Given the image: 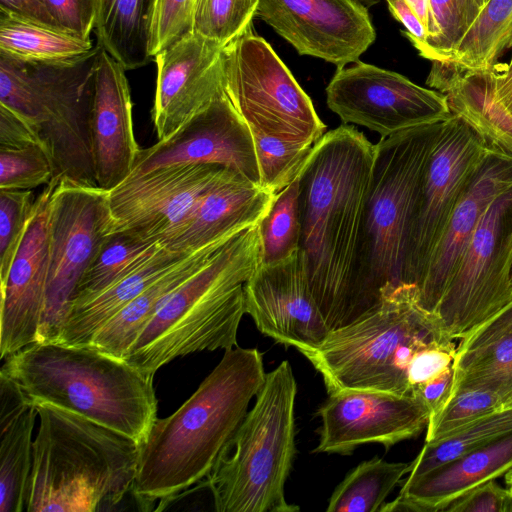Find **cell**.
<instances>
[{"label": "cell", "mask_w": 512, "mask_h": 512, "mask_svg": "<svg viewBox=\"0 0 512 512\" xmlns=\"http://www.w3.org/2000/svg\"><path fill=\"white\" fill-rule=\"evenodd\" d=\"M375 144L342 124L314 144L299 177V256L330 331L370 310L364 270V219Z\"/></svg>", "instance_id": "obj_1"}, {"label": "cell", "mask_w": 512, "mask_h": 512, "mask_svg": "<svg viewBox=\"0 0 512 512\" xmlns=\"http://www.w3.org/2000/svg\"><path fill=\"white\" fill-rule=\"evenodd\" d=\"M265 377L261 352L236 345L173 414L155 420L131 489L141 510H163L207 478Z\"/></svg>", "instance_id": "obj_2"}, {"label": "cell", "mask_w": 512, "mask_h": 512, "mask_svg": "<svg viewBox=\"0 0 512 512\" xmlns=\"http://www.w3.org/2000/svg\"><path fill=\"white\" fill-rule=\"evenodd\" d=\"M35 406L40 425L25 512H95L131 492L141 443L52 404Z\"/></svg>", "instance_id": "obj_3"}, {"label": "cell", "mask_w": 512, "mask_h": 512, "mask_svg": "<svg viewBox=\"0 0 512 512\" xmlns=\"http://www.w3.org/2000/svg\"><path fill=\"white\" fill-rule=\"evenodd\" d=\"M34 403H49L121 432L139 443L157 419L153 378L91 345L31 344L1 368Z\"/></svg>", "instance_id": "obj_4"}, {"label": "cell", "mask_w": 512, "mask_h": 512, "mask_svg": "<svg viewBox=\"0 0 512 512\" xmlns=\"http://www.w3.org/2000/svg\"><path fill=\"white\" fill-rule=\"evenodd\" d=\"M260 264L258 225L228 239L153 316L124 360L154 376L176 357L237 345L243 285Z\"/></svg>", "instance_id": "obj_5"}, {"label": "cell", "mask_w": 512, "mask_h": 512, "mask_svg": "<svg viewBox=\"0 0 512 512\" xmlns=\"http://www.w3.org/2000/svg\"><path fill=\"white\" fill-rule=\"evenodd\" d=\"M451 338L436 313L425 309L418 287L403 283L383 290L379 304L342 328L330 331L304 354L321 374L328 394L377 390L412 395L408 369L429 344Z\"/></svg>", "instance_id": "obj_6"}, {"label": "cell", "mask_w": 512, "mask_h": 512, "mask_svg": "<svg viewBox=\"0 0 512 512\" xmlns=\"http://www.w3.org/2000/svg\"><path fill=\"white\" fill-rule=\"evenodd\" d=\"M297 383L287 360L266 374L255 403L206 478L217 512H295L285 483L295 455Z\"/></svg>", "instance_id": "obj_7"}, {"label": "cell", "mask_w": 512, "mask_h": 512, "mask_svg": "<svg viewBox=\"0 0 512 512\" xmlns=\"http://www.w3.org/2000/svg\"><path fill=\"white\" fill-rule=\"evenodd\" d=\"M98 50L63 61L24 60L0 51V104L35 130L54 179L97 186L90 111Z\"/></svg>", "instance_id": "obj_8"}, {"label": "cell", "mask_w": 512, "mask_h": 512, "mask_svg": "<svg viewBox=\"0 0 512 512\" xmlns=\"http://www.w3.org/2000/svg\"><path fill=\"white\" fill-rule=\"evenodd\" d=\"M443 121L381 137L375 144L363 251L365 288L372 309L385 288L405 283L410 230Z\"/></svg>", "instance_id": "obj_9"}, {"label": "cell", "mask_w": 512, "mask_h": 512, "mask_svg": "<svg viewBox=\"0 0 512 512\" xmlns=\"http://www.w3.org/2000/svg\"><path fill=\"white\" fill-rule=\"evenodd\" d=\"M223 90L252 131L314 145L326 133L308 94L252 29L223 47Z\"/></svg>", "instance_id": "obj_10"}, {"label": "cell", "mask_w": 512, "mask_h": 512, "mask_svg": "<svg viewBox=\"0 0 512 512\" xmlns=\"http://www.w3.org/2000/svg\"><path fill=\"white\" fill-rule=\"evenodd\" d=\"M512 187L488 207L435 310L454 340L468 337L512 302Z\"/></svg>", "instance_id": "obj_11"}, {"label": "cell", "mask_w": 512, "mask_h": 512, "mask_svg": "<svg viewBox=\"0 0 512 512\" xmlns=\"http://www.w3.org/2000/svg\"><path fill=\"white\" fill-rule=\"evenodd\" d=\"M109 191L56 179L49 203V272L39 342L56 341L75 288L111 233Z\"/></svg>", "instance_id": "obj_12"}, {"label": "cell", "mask_w": 512, "mask_h": 512, "mask_svg": "<svg viewBox=\"0 0 512 512\" xmlns=\"http://www.w3.org/2000/svg\"><path fill=\"white\" fill-rule=\"evenodd\" d=\"M489 145L461 116L441 125L424 174L412 222L405 263V283L419 284L459 198Z\"/></svg>", "instance_id": "obj_13"}, {"label": "cell", "mask_w": 512, "mask_h": 512, "mask_svg": "<svg viewBox=\"0 0 512 512\" xmlns=\"http://www.w3.org/2000/svg\"><path fill=\"white\" fill-rule=\"evenodd\" d=\"M326 102L343 124L364 126L381 137L452 114L446 95L359 60L337 69L326 88Z\"/></svg>", "instance_id": "obj_14"}, {"label": "cell", "mask_w": 512, "mask_h": 512, "mask_svg": "<svg viewBox=\"0 0 512 512\" xmlns=\"http://www.w3.org/2000/svg\"><path fill=\"white\" fill-rule=\"evenodd\" d=\"M232 172L216 164L179 163L129 176L108 194L111 233L129 231L165 245L202 197Z\"/></svg>", "instance_id": "obj_15"}, {"label": "cell", "mask_w": 512, "mask_h": 512, "mask_svg": "<svg viewBox=\"0 0 512 512\" xmlns=\"http://www.w3.org/2000/svg\"><path fill=\"white\" fill-rule=\"evenodd\" d=\"M256 16L299 54L337 69L357 62L376 38L368 9L356 0H259Z\"/></svg>", "instance_id": "obj_16"}, {"label": "cell", "mask_w": 512, "mask_h": 512, "mask_svg": "<svg viewBox=\"0 0 512 512\" xmlns=\"http://www.w3.org/2000/svg\"><path fill=\"white\" fill-rule=\"evenodd\" d=\"M318 414L320 439L313 452L350 454L363 444L388 449L419 436L427 428L430 410L415 395L344 390L329 394Z\"/></svg>", "instance_id": "obj_17"}, {"label": "cell", "mask_w": 512, "mask_h": 512, "mask_svg": "<svg viewBox=\"0 0 512 512\" xmlns=\"http://www.w3.org/2000/svg\"><path fill=\"white\" fill-rule=\"evenodd\" d=\"M179 163L220 165L260 186L251 129L224 90L170 137L141 148L129 176Z\"/></svg>", "instance_id": "obj_18"}, {"label": "cell", "mask_w": 512, "mask_h": 512, "mask_svg": "<svg viewBox=\"0 0 512 512\" xmlns=\"http://www.w3.org/2000/svg\"><path fill=\"white\" fill-rule=\"evenodd\" d=\"M243 292L245 313L274 341L304 355L328 337L330 330L309 288L299 251L281 263L259 264Z\"/></svg>", "instance_id": "obj_19"}, {"label": "cell", "mask_w": 512, "mask_h": 512, "mask_svg": "<svg viewBox=\"0 0 512 512\" xmlns=\"http://www.w3.org/2000/svg\"><path fill=\"white\" fill-rule=\"evenodd\" d=\"M55 181L36 197L22 242L0 283L2 360L39 342L49 272V203Z\"/></svg>", "instance_id": "obj_20"}, {"label": "cell", "mask_w": 512, "mask_h": 512, "mask_svg": "<svg viewBox=\"0 0 512 512\" xmlns=\"http://www.w3.org/2000/svg\"><path fill=\"white\" fill-rule=\"evenodd\" d=\"M223 46L197 33L159 52L152 111L158 141L174 134L223 91Z\"/></svg>", "instance_id": "obj_21"}, {"label": "cell", "mask_w": 512, "mask_h": 512, "mask_svg": "<svg viewBox=\"0 0 512 512\" xmlns=\"http://www.w3.org/2000/svg\"><path fill=\"white\" fill-rule=\"evenodd\" d=\"M125 71L99 46L90 111V145L96 185L107 191L128 178L141 149L134 135Z\"/></svg>", "instance_id": "obj_22"}, {"label": "cell", "mask_w": 512, "mask_h": 512, "mask_svg": "<svg viewBox=\"0 0 512 512\" xmlns=\"http://www.w3.org/2000/svg\"><path fill=\"white\" fill-rule=\"evenodd\" d=\"M512 187V156L489 146L451 213L417 285L420 304L435 312L483 214Z\"/></svg>", "instance_id": "obj_23"}, {"label": "cell", "mask_w": 512, "mask_h": 512, "mask_svg": "<svg viewBox=\"0 0 512 512\" xmlns=\"http://www.w3.org/2000/svg\"><path fill=\"white\" fill-rule=\"evenodd\" d=\"M511 468L512 433L422 476L404 479L398 497L380 511H444L467 491L504 476Z\"/></svg>", "instance_id": "obj_24"}, {"label": "cell", "mask_w": 512, "mask_h": 512, "mask_svg": "<svg viewBox=\"0 0 512 512\" xmlns=\"http://www.w3.org/2000/svg\"><path fill=\"white\" fill-rule=\"evenodd\" d=\"M275 195L232 172L202 197L164 246L179 252L193 251L258 225Z\"/></svg>", "instance_id": "obj_25"}, {"label": "cell", "mask_w": 512, "mask_h": 512, "mask_svg": "<svg viewBox=\"0 0 512 512\" xmlns=\"http://www.w3.org/2000/svg\"><path fill=\"white\" fill-rule=\"evenodd\" d=\"M452 389L481 387L512 407V302L474 333L459 340ZM451 393V392H450Z\"/></svg>", "instance_id": "obj_26"}, {"label": "cell", "mask_w": 512, "mask_h": 512, "mask_svg": "<svg viewBox=\"0 0 512 512\" xmlns=\"http://www.w3.org/2000/svg\"><path fill=\"white\" fill-rule=\"evenodd\" d=\"M189 252L191 251L179 252L164 245L159 246L121 280L99 294L69 306L54 342L68 345L89 344L113 316Z\"/></svg>", "instance_id": "obj_27"}, {"label": "cell", "mask_w": 512, "mask_h": 512, "mask_svg": "<svg viewBox=\"0 0 512 512\" xmlns=\"http://www.w3.org/2000/svg\"><path fill=\"white\" fill-rule=\"evenodd\" d=\"M233 235L185 255L172 268L113 316L87 345L124 359L141 331L167 302L171 294L203 266Z\"/></svg>", "instance_id": "obj_28"}, {"label": "cell", "mask_w": 512, "mask_h": 512, "mask_svg": "<svg viewBox=\"0 0 512 512\" xmlns=\"http://www.w3.org/2000/svg\"><path fill=\"white\" fill-rule=\"evenodd\" d=\"M156 0H97L94 30L98 45L125 70L148 64Z\"/></svg>", "instance_id": "obj_29"}, {"label": "cell", "mask_w": 512, "mask_h": 512, "mask_svg": "<svg viewBox=\"0 0 512 512\" xmlns=\"http://www.w3.org/2000/svg\"><path fill=\"white\" fill-rule=\"evenodd\" d=\"M90 39L0 10V51L33 61L70 60L93 49Z\"/></svg>", "instance_id": "obj_30"}, {"label": "cell", "mask_w": 512, "mask_h": 512, "mask_svg": "<svg viewBox=\"0 0 512 512\" xmlns=\"http://www.w3.org/2000/svg\"><path fill=\"white\" fill-rule=\"evenodd\" d=\"M36 416V406L31 403L18 416L0 425V512L25 511Z\"/></svg>", "instance_id": "obj_31"}, {"label": "cell", "mask_w": 512, "mask_h": 512, "mask_svg": "<svg viewBox=\"0 0 512 512\" xmlns=\"http://www.w3.org/2000/svg\"><path fill=\"white\" fill-rule=\"evenodd\" d=\"M159 246L160 243L133 232L110 233L79 280L69 306L87 300L118 282Z\"/></svg>", "instance_id": "obj_32"}, {"label": "cell", "mask_w": 512, "mask_h": 512, "mask_svg": "<svg viewBox=\"0 0 512 512\" xmlns=\"http://www.w3.org/2000/svg\"><path fill=\"white\" fill-rule=\"evenodd\" d=\"M410 469L411 462H387L379 457L361 462L336 487L326 511L379 512Z\"/></svg>", "instance_id": "obj_33"}, {"label": "cell", "mask_w": 512, "mask_h": 512, "mask_svg": "<svg viewBox=\"0 0 512 512\" xmlns=\"http://www.w3.org/2000/svg\"><path fill=\"white\" fill-rule=\"evenodd\" d=\"M512 46V0H489L448 61L471 70L496 67Z\"/></svg>", "instance_id": "obj_34"}, {"label": "cell", "mask_w": 512, "mask_h": 512, "mask_svg": "<svg viewBox=\"0 0 512 512\" xmlns=\"http://www.w3.org/2000/svg\"><path fill=\"white\" fill-rule=\"evenodd\" d=\"M511 433L512 407L487 414L440 440L425 442L419 454L411 461L410 472L404 479L429 473Z\"/></svg>", "instance_id": "obj_35"}, {"label": "cell", "mask_w": 512, "mask_h": 512, "mask_svg": "<svg viewBox=\"0 0 512 512\" xmlns=\"http://www.w3.org/2000/svg\"><path fill=\"white\" fill-rule=\"evenodd\" d=\"M258 227L260 264L281 263L298 253L301 234L299 178L275 195Z\"/></svg>", "instance_id": "obj_36"}, {"label": "cell", "mask_w": 512, "mask_h": 512, "mask_svg": "<svg viewBox=\"0 0 512 512\" xmlns=\"http://www.w3.org/2000/svg\"><path fill=\"white\" fill-rule=\"evenodd\" d=\"M260 176V187L277 194L297 180L314 145L286 141L252 131Z\"/></svg>", "instance_id": "obj_37"}, {"label": "cell", "mask_w": 512, "mask_h": 512, "mask_svg": "<svg viewBox=\"0 0 512 512\" xmlns=\"http://www.w3.org/2000/svg\"><path fill=\"white\" fill-rule=\"evenodd\" d=\"M428 38L419 54L431 61H448L480 9L474 0H429Z\"/></svg>", "instance_id": "obj_38"}, {"label": "cell", "mask_w": 512, "mask_h": 512, "mask_svg": "<svg viewBox=\"0 0 512 512\" xmlns=\"http://www.w3.org/2000/svg\"><path fill=\"white\" fill-rule=\"evenodd\" d=\"M501 409H505L501 398L491 390L481 387L455 388L444 406L429 417L425 442L440 440Z\"/></svg>", "instance_id": "obj_39"}, {"label": "cell", "mask_w": 512, "mask_h": 512, "mask_svg": "<svg viewBox=\"0 0 512 512\" xmlns=\"http://www.w3.org/2000/svg\"><path fill=\"white\" fill-rule=\"evenodd\" d=\"M259 0H196L193 32L223 47L252 29Z\"/></svg>", "instance_id": "obj_40"}, {"label": "cell", "mask_w": 512, "mask_h": 512, "mask_svg": "<svg viewBox=\"0 0 512 512\" xmlns=\"http://www.w3.org/2000/svg\"><path fill=\"white\" fill-rule=\"evenodd\" d=\"M51 158L41 145L0 148V189L32 190L54 179Z\"/></svg>", "instance_id": "obj_41"}, {"label": "cell", "mask_w": 512, "mask_h": 512, "mask_svg": "<svg viewBox=\"0 0 512 512\" xmlns=\"http://www.w3.org/2000/svg\"><path fill=\"white\" fill-rule=\"evenodd\" d=\"M35 199L32 190L0 189V283L22 242Z\"/></svg>", "instance_id": "obj_42"}, {"label": "cell", "mask_w": 512, "mask_h": 512, "mask_svg": "<svg viewBox=\"0 0 512 512\" xmlns=\"http://www.w3.org/2000/svg\"><path fill=\"white\" fill-rule=\"evenodd\" d=\"M196 0H156L150 41L155 57L193 33Z\"/></svg>", "instance_id": "obj_43"}, {"label": "cell", "mask_w": 512, "mask_h": 512, "mask_svg": "<svg viewBox=\"0 0 512 512\" xmlns=\"http://www.w3.org/2000/svg\"><path fill=\"white\" fill-rule=\"evenodd\" d=\"M456 348L455 340L448 337L417 352L408 369V384L412 395L422 385L453 366Z\"/></svg>", "instance_id": "obj_44"}, {"label": "cell", "mask_w": 512, "mask_h": 512, "mask_svg": "<svg viewBox=\"0 0 512 512\" xmlns=\"http://www.w3.org/2000/svg\"><path fill=\"white\" fill-rule=\"evenodd\" d=\"M58 28L82 39H90L96 19L97 0H44Z\"/></svg>", "instance_id": "obj_45"}, {"label": "cell", "mask_w": 512, "mask_h": 512, "mask_svg": "<svg viewBox=\"0 0 512 512\" xmlns=\"http://www.w3.org/2000/svg\"><path fill=\"white\" fill-rule=\"evenodd\" d=\"M444 512H512V496L492 479L467 491Z\"/></svg>", "instance_id": "obj_46"}, {"label": "cell", "mask_w": 512, "mask_h": 512, "mask_svg": "<svg viewBox=\"0 0 512 512\" xmlns=\"http://www.w3.org/2000/svg\"><path fill=\"white\" fill-rule=\"evenodd\" d=\"M31 145H41L35 130L20 116L0 104V148Z\"/></svg>", "instance_id": "obj_47"}, {"label": "cell", "mask_w": 512, "mask_h": 512, "mask_svg": "<svg viewBox=\"0 0 512 512\" xmlns=\"http://www.w3.org/2000/svg\"><path fill=\"white\" fill-rule=\"evenodd\" d=\"M393 17L404 27V34L419 51L426 43L428 30L405 0H386Z\"/></svg>", "instance_id": "obj_48"}, {"label": "cell", "mask_w": 512, "mask_h": 512, "mask_svg": "<svg viewBox=\"0 0 512 512\" xmlns=\"http://www.w3.org/2000/svg\"><path fill=\"white\" fill-rule=\"evenodd\" d=\"M454 381L453 366L439 376L422 385L415 396L419 397L430 410V416L437 413L450 396Z\"/></svg>", "instance_id": "obj_49"}, {"label": "cell", "mask_w": 512, "mask_h": 512, "mask_svg": "<svg viewBox=\"0 0 512 512\" xmlns=\"http://www.w3.org/2000/svg\"><path fill=\"white\" fill-rule=\"evenodd\" d=\"M0 10L32 22L59 29L47 11L44 0H0Z\"/></svg>", "instance_id": "obj_50"}, {"label": "cell", "mask_w": 512, "mask_h": 512, "mask_svg": "<svg viewBox=\"0 0 512 512\" xmlns=\"http://www.w3.org/2000/svg\"><path fill=\"white\" fill-rule=\"evenodd\" d=\"M414 10L421 22L426 26L427 30L430 22L429 0H405ZM429 34V33H428Z\"/></svg>", "instance_id": "obj_51"}, {"label": "cell", "mask_w": 512, "mask_h": 512, "mask_svg": "<svg viewBox=\"0 0 512 512\" xmlns=\"http://www.w3.org/2000/svg\"><path fill=\"white\" fill-rule=\"evenodd\" d=\"M506 488L512 496V468L504 475Z\"/></svg>", "instance_id": "obj_52"}, {"label": "cell", "mask_w": 512, "mask_h": 512, "mask_svg": "<svg viewBox=\"0 0 512 512\" xmlns=\"http://www.w3.org/2000/svg\"><path fill=\"white\" fill-rule=\"evenodd\" d=\"M365 6L367 9L377 4L380 0H356Z\"/></svg>", "instance_id": "obj_53"}, {"label": "cell", "mask_w": 512, "mask_h": 512, "mask_svg": "<svg viewBox=\"0 0 512 512\" xmlns=\"http://www.w3.org/2000/svg\"><path fill=\"white\" fill-rule=\"evenodd\" d=\"M478 8L481 10L489 0H474Z\"/></svg>", "instance_id": "obj_54"}, {"label": "cell", "mask_w": 512, "mask_h": 512, "mask_svg": "<svg viewBox=\"0 0 512 512\" xmlns=\"http://www.w3.org/2000/svg\"><path fill=\"white\" fill-rule=\"evenodd\" d=\"M510 51H512V46H511V50ZM506 66H508V67L512 66V56H511V59H510L509 63Z\"/></svg>", "instance_id": "obj_55"}, {"label": "cell", "mask_w": 512, "mask_h": 512, "mask_svg": "<svg viewBox=\"0 0 512 512\" xmlns=\"http://www.w3.org/2000/svg\"><path fill=\"white\" fill-rule=\"evenodd\" d=\"M511 285H512V272H511Z\"/></svg>", "instance_id": "obj_56"}]
</instances>
